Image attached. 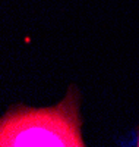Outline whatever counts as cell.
<instances>
[{
    "label": "cell",
    "instance_id": "2",
    "mask_svg": "<svg viewBox=\"0 0 139 147\" xmlns=\"http://www.w3.org/2000/svg\"><path fill=\"white\" fill-rule=\"evenodd\" d=\"M138 147H139V140H138Z\"/></svg>",
    "mask_w": 139,
    "mask_h": 147
},
{
    "label": "cell",
    "instance_id": "1",
    "mask_svg": "<svg viewBox=\"0 0 139 147\" xmlns=\"http://www.w3.org/2000/svg\"><path fill=\"white\" fill-rule=\"evenodd\" d=\"M79 96L73 87L60 105L47 109L18 107L0 124L2 147H84Z\"/></svg>",
    "mask_w": 139,
    "mask_h": 147
}]
</instances>
